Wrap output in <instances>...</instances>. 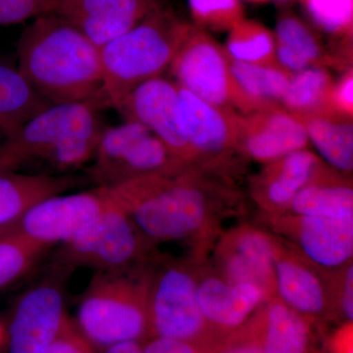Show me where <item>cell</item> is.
<instances>
[{"label":"cell","instance_id":"obj_2","mask_svg":"<svg viewBox=\"0 0 353 353\" xmlns=\"http://www.w3.org/2000/svg\"><path fill=\"white\" fill-rule=\"evenodd\" d=\"M97 101L52 104L0 145V172L70 175L92 161L103 132Z\"/></svg>","mask_w":353,"mask_h":353},{"label":"cell","instance_id":"obj_30","mask_svg":"<svg viewBox=\"0 0 353 353\" xmlns=\"http://www.w3.org/2000/svg\"><path fill=\"white\" fill-rule=\"evenodd\" d=\"M48 250L21 234L0 236V289L25 276Z\"/></svg>","mask_w":353,"mask_h":353},{"label":"cell","instance_id":"obj_9","mask_svg":"<svg viewBox=\"0 0 353 353\" xmlns=\"http://www.w3.org/2000/svg\"><path fill=\"white\" fill-rule=\"evenodd\" d=\"M108 203L109 197L102 188L57 194L34 204L7 234H21L50 248L60 245L97 219Z\"/></svg>","mask_w":353,"mask_h":353},{"label":"cell","instance_id":"obj_17","mask_svg":"<svg viewBox=\"0 0 353 353\" xmlns=\"http://www.w3.org/2000/svg\"><path fill=\"white\" fill-rule=\"evenodd\" d=\"M196 296L205 319L220 326L236 327L259 305L264 290L248 283L208 278L197 285Z\"/></svg>","mask_w":353,"mask_h":353},{"label":"cell","instance_id":"obj_4","mask_svg":"<svg viewBox=\"0 0 353 353\" xmlns=\"http://www.w3.org/2000/svg\"><path fill=\"white\" fill-rule=\"evenodd\" d=\"M189 24L162 6L130 31L101 46V108L117 110L132 90L163 75Z\"/></svg>","mask_w":353,"mask_h":353},{"label":"cell","instance_id":"obj_25","mask_svg":"<svg viewBox=\"0 0 353 353\" xmlns=\"http://www.w3.org/2000/svg\"><path fill=\"white\" fill-rule=\"evenodd\" d=\"M275 278L283 303L297 313L317 314L324 309L321 282L306 267L290 259L276 260Z\"/></svg>","mask_w":353,"mask_h":353},{"label":"cell","instance_id":"obj_16","mask_svg":"<svg viewBox=\"0 0 353 353\" xmlns=\"http://www.w3.org/2000/svg\"><path fill=\"white\" fill-rule=\"evenodd\" d=\"M85 181V176L73 174L48 176L0 172V236L10 233L34 204L64 194Z\"/></svg>","mask_w":353,"mask_h":353},{"label":"cell","instance_id":"obj_1","mask_svg":"<svg viewBox=\"0 0 353 353\" xmlns=\"http://www.w3.org/2000/svg\"><path fill=\"white\" fill-rule=\"evenodd\" d=\"M17 58L21 75L48 103L97 101L101 108V48L57 14L26 28Z\"/></svg>","mask_w":353,"mask_h":353},{"label":"cell","instance_id":"obj_14","mask_svg":"<svg viewBox=\"0 0 353 353\" xmlns=\"http://www.w3.org/2000/svg\"><path fill=\"white\" fill-rule=\"evenodd\" d=\"M161 6L160 0H57L53 13L101 48Z\"/></svg>","mask_w":353,"mask_h":353},{"label":"cell","instance_id":"obj_13","mask_svg":"<svg viewBox=\"0 0 353 353\" xmlns=\"http://www.w3.org/2000/svg\"><path fill=\"white\" fill-rule=\"evenodd\" d=\"M183 128L192 163L218 161L239 150L241 114L202 101L179 87Z\"/></svg>","mask_w":353,"mask_h":353},{"label":"cell","instance_id":"obj_10","mask_svg":"<svg viewBox=\"0 0 353 353\" xmlns=\"http://www.w3.org/2000/svg\"><path fill=\"white\" fill-rule=\"evenodd\" d=\"M62 276L55 271L18 299L9 324V353H44L55 340L67 318Z\"/></svg>","mask_w":353,"mask_h":353},{"label":"cell","instance_id":"obj_39","mask_svg":"<svg viewBox=\"0 0 353 353\" xmlns=\"http://www.w3.org/2000/svg\"><path fill=\"white\" fill-rule=\"evenodd\" d=\"M229 353H263L261 350L255 347H241Z\"/></svg>","mask_w":353,"mask_h":353},{"label":"cell","instance_id":"obj_34","mask_svg":"<svg viewBox=\"0 0 353 353\" xmlns=\"http://www.w3.org/2000/svg\"><path fill=\"white\" fill-rule=\"evenodd\" d=\"M44 353H97V350L67 317L59 334Z\"/></svg>","mask_w":353,"mask_h":353},{"label":"cell","instance_id":"obj_28","mask_svg":"<svg viewBox=\"0 0 353 353\" xmlns=\"http://www.w3.org/2000/svg\"><path fill=\"white\" fill-rule=\"evenodd\" d=\"M228 57L241 63L272 66L277 65L274 32L255 20L240 21L229 31L226 46Z\"/></svg>","mask_w":353,"mask_h":353},{"label":"cell","instance_id":"obj_12","mask_svg":"<svg viewBox=\"0 0 353 353\" xmlns=\"http://www.w3.org/2000/svg\"><path fill=\"white\" fill-rule=\"evenodd\" d=\"M197 285L190 273L167 266L150 283V327L160 338L189 341L203 326L196 296Z\"/></svg>","mask_w":353,"mask_h":353},{"label":"cell","instance_id":"obj_23","mask_svg":"<svg viewBox=\"0 0 353 353\" xmlns=\"http://www.w3.org/2000/svg\"><path fill=\"white\" fill-rule=\"evenodd\" d=\"M334 83L331 74L324 66L309 67L292 74L282 106L297 117L315 116L341 119L336 117L331 105Z\"/></svg>","mask_w":353,"mask_h":353},{"label":"cell","instance_id":"obj_11","mask_svg":"<svg viewBox=\"0 0 353 353\" xmlns=\"http://www.w3.org/2000/svg\"><path fill=\"white\" fill-rule=\"evenodd\" d=\"M126 120L148 128L166 145L179 163H192L176 83L157 77L132 90L117 109Z\"/></svg>","mask_w":353,"mask_h":353},{"label":"cell","instance_id":"obj_33","mask_svg":"<svg viewBox=\"0 0 353 353\" xmlns=\"http://www.w3.org/2000/svg\"><path fill=\"white\" fill-rule=\"evenodd\" d=\"M57 0H0V25L20 24L53 13Z\"/></svg>","mask_w":353,"mask_h":353},{"label":"cell","instance_id":"obj_8","mask_svg":"<svg viewBox=\"0 0 353 353\" xmlns=\"http://www.w3.org/2000/svg\"><path fill=\"white\" fill-rule=\"evenodd\" d=\"M230 62L224 46L205 30L189 24L169 69L179 87L202 101L240 109V94Z\"/></svg>","mask_w":353,"mask_h":353},{"label":"cell","instance_id":"obj_20","mask_svg":"<svg viewBox=\"0 0 353 353\" xmlns=\"http://www.w3.org/2000/svg\"><path fill=\"white\" fill-rule=\"evenodd\" d=\"M274 37L277 63L290 74L330 65L329 55L317 32L292 11L280 14Z\"/></svg>","mask_w":353,"mask_h":353},{"label":"cell","instance_id":"obj_41","mask_svg":"<svg viewBox=\"0 0 353 353\" xmlns=\"http://www.w3.org/2000/svg\"><path fill=\"white\" fill-rule=\"evenodd\" d=\"M1 336H2V330H1V327H0V340H1Z\"/></svg>","mask_w":353,"mask_h":353},{"label":"cell","instance_id":"obj_21","mask_svg":"<svg viewBox=\"0 0 353 353\" xmlns=\"http://www.w3.org/2000/svg\"><path fill=\"white\" fill-rule=\"evenodd\" d=\"M230 68L240 94L243 114L283 108V99L292 76L290 72L279 64L262 66L234 60L230 62Z\"/></svg>","mask_w":353,"mask_h":353},{"label":"cell","instance_id":"obj_15","mask_svg":"<svg viewBox=\"0 0 353 353\" xmlns=\"http://www.w3.org/2000/svg\"><path fill=\"white\" fill-rule=\"evenodd\" d=\"M308 143L303 121L284 108L241 114L239 150L257 161L270 163Z\"/></svg>","mask_w":353,"mask_h":353},{"label":"cell","instance_id":"obj_27","mask_svg":"<svg viewBox=\"0 0 353 353\" xmlns=\"http://www.w3.org/2000/svg\"><path fill=\"white\" fill-rule=\"evenodd\" d=\"M323 172L290 202L299 216L348 219L353 218V190L345 183L323 182Z\"/></svg>","mask_w":353,"mask_h":353},{"label":"cell","instance_id":"obj_3","mask_svg":"<svg viewBox=\"0 0 353 353\" xmlns=\"http://www.w3.org/2000/svg\"><path fill=\"white\" fill-rule=\"evenodd\" d=\"M190 167L102 189L129 215L145 238L178 240L199 229L208 212V196L190 175Z\"/></svg>","mask_w":353,"mask_h":353},{"label":"cell","instance_id":"obj_29","mask_svg":"<svg viewBox=\"0 0 353 353\" xmlns=\"http://www.w3.org/2000/svg\"><path fill=\"white\" fill-rule=\"evenodd\" d=\"M308 329L301 316L285 303H274L267 315L263 353H305Z\"/></svg>","mask_w":353,"mask_h":353},{"label":"cell","instance_id":"obj_6","mask_svg":"<svg viewBox=\"0 0 353 353\" xmlns=\"http://www.w3.org/2000/svg\"><path fill=\"white\" fill-rule=\"evenodd\" d=\"M143 238L129 215L109 197L108 208L97 219L59 245L53 259L55 271L68 275L83 267L95 272L134 267L143 254Z\"/></svg>","mask_w":353,"mask_h":353},{"label":"cell","instance_id":"obj_42","mask_svg":"<svg viewBox=\"0 0 353 353\" xmlns=\"http://www.w3.org/2000/svg\"><path fill=\"white\" fill-rule=\"evenodd\" d=\"M301 1H303V0H301Z\"/></svg>","mask_w":353,"mask_h":353},{"label":"cell","instance_id":"obj_7","mask_svg":"<svg viewBox=\"0 0 353 353\" xmlns=\"http://www.w3.org/2000/svg\"><path fill=\"white\" fill-rule=\"evenodd\" d=\"M87 180L111 188L139 176L188 166L179 163L166 145L136 121L105 127L95 150Z\"/></svg>","mask_w":353,"mask_h":353},{"label":"cell","instance_id":"obj_5","mask_svg":"<svg viewBox=\"0 0 353 353\" xmlns=\"http://www.w3.org/2000/svg\"><path fill=\"white\" fill-rule=\"evenodd\" d=\"M134 267L95 272L81 297L77 328L94 348L139 341L152 329L148 307L152 282Z\"/></svg>","mask_w":353,"mask_h":353},{"label":"cell","instance_id":"obj_35","mask_svg":"<svg viewBox=\"0 0 353 353\" xmlns=\"http://www.w3.org/2000/svg\"><path fill=\"white\" fill-rule=\"evenodd\" d=\"M331 105L336 117L352 120L353 115V71L348 69L343 77L334 82L331 94Z\"/></svg>","mask_w":353,"mask_h":353},{"label":"cell","instance_id":"obj_19","mask_svg":"<svg viewBox=\"0 0 353 353\" xmlns=\"http://www.w3.org/2000/svg\"><path fill=\"white\" fill-rule=\"evenodd\" d=\"M299 243L304 253L316 264L338 267L353 254V218L301 216Z\"/></svg>","mask_w":353,"mask_h":353},{"label":"cell","instance_id":"obj_18","mask_svg":"<svg viewBox=\"0 0 353 353\" xmlns=\"http://www.w3.org/2000/svg\"><path fill=\"white\" fill-rule=\"evenodd\" d=\"M322 173L319 159L301 150L270 162L256 182L257 196L275 208L290 205L304 187Z\"/></svg>","mask_w":353,"mask_h":353},{"label":"cell","instance_id":"obj_32","mask_svg":"<svg viewBox=\"0 0 353 353\" xmlns=\"http://www.w3.org/2000/svg\"><path fill=\"white\" fill-rule=\"evenodd\" d=\"M194 25L205 31L229 32L245 18L241 0H189Z\"/></svg>","mask_w":353,"mask_h":353},{"label":"cell","instance_id":"obj_24","mask_svg":"<svg viewBox=\"0 0 353 353\" xmlns=\"http://www.w3.org/2000/svg\"><path fill=\"white\" fill-rule=\"evenodd\" d=\"M275 252L264 234L248 232L236 241L234 252L226 259L225 271L231 283L263 285L275 276Z\"/></svg>","mask_w":353,"mask_h":353},{"label":"cell","instance_id":"obj_31","mask_svg":"<svg viewBox=\"0 0 353 353\" xmlns=\"http://www.w3.org/2000/svg\"><path fill=\"white\" fill-rule=\"evenodd\" d=\"M313 24L334 38L352 36L353 0H303Z\"/></svg>","mask_w":353,"mask_h":353},{"label":"cell","instance_id":"obj_36","mask_svg":"<svg viewBox=\"0 0 353 353\" xmlns=\"http://www.w3.org/2000/svg\"><path fill=\"white\" fill-rule=\"evenodd\" d=\"M141 353H199L189 341L160 338L150 341L141 348Z\"/></svg>","mask_w":353,"mask_h":353},{"label":"cell","instance_id":"obj_40","mask_svg":"<svg viewBox=\"0 0 353 353\" xmlns=\"http://www.w3.org/2000/svg\"><path fill=\"white\" fill-rule=\"evenodd\" d=\"M250 2H257V3H262V2L270 1V0H248Z\"/></svg>","mask_w":353,"mask_h":353},{"label":"cell","instance_id":"obj_38","mask_svg":"<svg viewBox=\"0 0 353 353\" xmlns=\"http://www.w3.org/2000/svg\"><path fill=\"white\" fill-rule=\"evenodd\" d=\"M141 348L139 341H126L104 348L101 353H141Z\"/></svg>","mask_w":353,"mask_h":353},{"label":"cell","instance_id":"obj_37","mask_svg":"<svg viewBox=\"0 0 353 353\" xmlns=\"http://www.w3.org/2000/svg\"><path fill=\"white\" fill-rule=\"evenodd\" d=\"M341 305L345 315L348 320H353V268L350 266L345 273V285H343V299Z\"/></svg>","mask_w":353,"mask_h":353},{"label":"cell","instance_id":"obj_22","mask_svg":"<svg viewBox=\"0 0 353 353\" xmlns=\"http://www.w3.org/2000/svg\"><path fill=\"white\" fill-rule=\"evenodd\" d=\"M50 105L18 69L0 63V145L19 131L28 120Z\"/></svg>","mask_w":353,"mask_h":353},{"label":"cell","instance_id":"obj_26","mask_svg":"<svg viewBox=\"0 0 353 353\" xmlns=\"http://www.w3.org/2000/svg\"><path fill=\"white\" fill-rule=\"evenodd\" d=\"M301 119L307 132L309 141L326 161L336 170L345 173L352 172V121L315 116Z\"/></svg>","mask_w":353,"mask_h":353}]
</instances>
